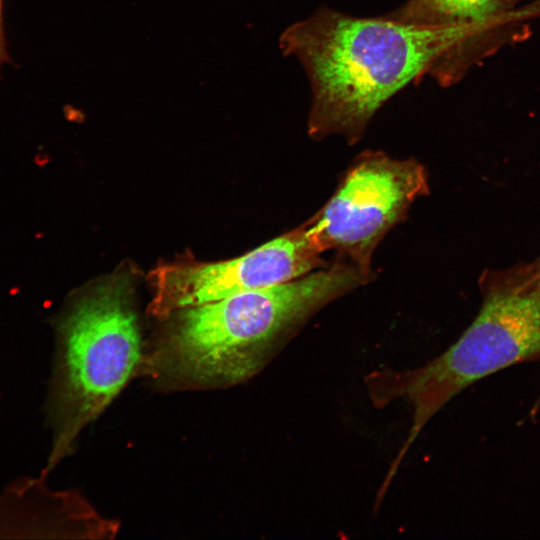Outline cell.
Here are the masks:
<instances>
[{
    "mask_svg": "<svg viewBox=\"0 0 540 540\" xmlns=\"http://www.w3.org/2000/svg\"><path fill=\"white\" fill-rule=\"evenodd\" d=\"M476 34L466 26L359 18L322 6L286 28L280 47L309 78L310 137L338 134L355 143L376 111L409 84L428 74L452 82Z\"/></svg>",
    "mask_w": 540,
    "mask_h": 540,
    "instance_id": "1",
    "label": "cell"
},
{
    "mask_svg": "<svg viewBox=\"0 0 540 540\" xmlns=\"http://www.w3.org/2000/svg\"><path fill=\"white\" fill-rule=\"evenodd\" d=\"M371 276L338 260L297 279L187 307L152 357L157 375L190 384L231 385L252 377L319 309Z\"/></svg>",
    "mask_w": 540,
    "mask_h": 540,
    "instance_id": "2",
    "label": "cell"
},
{
    "mask_svg": "<svg viewBox=\"0 0 540 540\" xmlns=\"http://www.w3.org/2000/svg\"><path fill=\"white\" fill-rule=\"evenodd\" d=\"M531 361H540V285L526 267L491 278L475 319L441 355L416 369L374 372L366 378L375 404L404 400L412 408L407 439L387 479L450 400L482 378Z\"/></svg>",
    "mask_w": 540,
    "mask_h": 540,
    "instance_id": "3",
    "label": "cell"
},
{
    "mask_svg": "<svg viewBox=\"0 0 540 540\" xmlns=\"http://www.w3.org/2000/svg\"><path fill=\"white\" fill-rule=\"evenodd\" d=\"M130 288L115 277L76 301L57 321V352L46 403L52 446L41 474L73 451L80 431L110 404L141 360Z\"/></svg>",
    "mask_w": 540,
    "mask_h": 540,
    "instance_id": "4",
    "label": "cell"
},
{
    "mask_svg": "<svg viewBox=\"0 0 540 540\" xmlns=\"http://www.w3.org/2000/svg\"><path fill=\"white\" fill-rule=\"evenodd\" d=\"M427 172L414 159L367 151L354 161L322 209L304 223L322 252L372 275L371 258L383 236L428 193Z\"/></svg>",
    "mask_w": 540,
    "mask_h": 540,
    "instance_id": "5",
    "label": "cell"
},
{
    "mask_svg": "<svg viewBox=\"0 0 540 540\" xmlns=\"http://www.w3.org/2000/svg\"><path fill=\"white\" fill-rule=\"evenodd\" d=\"M323 253L305 224L235 259L209 264H169L150 274L149 311L161 318L228 296L288 282L322 266Z\"/></svg>",
    "mask_w": 540,
    "mask_h": 540,
    "instance_id": "6",
    "label": "cell"
},
{
    "mask_svg": "<svg viewBox=\"0 0 540 540\" xmlns=\"http://www.w3.org/2000/svg\"><path fill=\"white\" fill-rule=\"evenodd\" d=\"M46 477H21L0 494V538H82L115 532L77 493L53 491Z\"/></svg>",
    "mask_w": 540,
    "mask_h": 540,
    "instance_id": "7",
    "label": "cell"
},
{
    "mask_svg": "<svg viewBox=\"0 0 540 540\" xmlns=\"http://www.w3.org/2000/svg\"><path fill=\"white\" fill-rule=\"evenodd\" d=\"M519 0H407L387 17L421 25L466 26L478 34L509 20Z\"/></svg>",
    "mask_w": 540,
    "mask_h": 540,
    "instance_id": "8",
    "label": "cell"
},
{
    "mask_svg": "<svg viewBox=\"0 0 540 540\" xmlns=\"http://www.w3.org/2000/svg\"><path fill=\"white\" fill-rule=\"evenodd\" d=\"M8 60L5 36L2 24V0H0V70L2 65Z\"/></svg>",
    "mask_w": 540,
    "mask_h": 540,
    "instance_id": "9",
    "label": "cell"
},
{
    "mask_svg": "<svg viewBox=\"0 0 540 540\" xmlns=\"http://www.w3.org/2000/svg\"><path fill=\"white\" fill-rule=\"evenodd\" d=\"M530 270L532 276L537 281V283L540 285V260H538L535 264L528 267Z\"/></svg>",
    "mask_w": 540,
    "mask_h": 540,
    "instance_id": "10",
    "label": "cell"
}]
</instances>
